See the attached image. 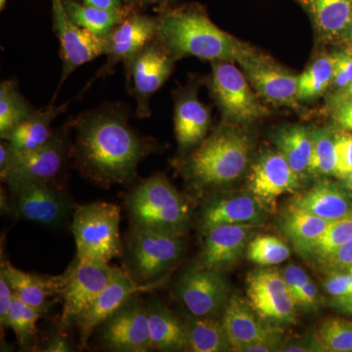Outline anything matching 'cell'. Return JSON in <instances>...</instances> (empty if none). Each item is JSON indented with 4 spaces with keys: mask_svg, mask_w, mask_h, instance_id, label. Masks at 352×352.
<instances>
[{
    "mask_svg": "<svg viewBox=\"0 0 352 352\" xmlns=\"http://www.w3.org/2000/svg\"><path fill=\"white\" fill-rule=\"evenodd\" d=\"M247 296L252 309L263 320L295 323L296 303L279 271L268 268L251 273L247 279Z\"/></svg>",
    "mask_w": 352,
    "mask_h": 352,
    "instance_id": "obj_16",
    "label": "cell"
},
{
    "mask_svg": "<svg viewBox=\"0 0 352 352\" xmlns=\"http://www.w3.org/2000/svg\"><path fill=\"white\" fill-rule=\"evenodd\" d=\"M156 31L157 17L132 11L108 34L107 61L97 73V78H105L120 62H129L146 43L155 38Z\"/></svg>",
    "mask_w": 352,
    "mask_h": 352,
    "instance_id": "obj_18",
    "label": "cell"
},
{
    "mask_svg": "<svg viewBox=\"0 0 352 352\" xmlns=\"http://www.w3.org/2000/svg\"><path fill=\"white\" fill-rule=\"evenodd\" d=\"M186 329L187 351H232L222 320L190 314L184 322Z\"/></svg>",
    "mask_w": 352,
    "mask_h": 352,
    "instance_id": "obj_29",
    "label": "cell"
},
{
    "mask_svg": "<svg viewBox=\"0 0 352 352\" xmlns=\"http://www.w3.org/2000/svg\"><path fill=\"white\" fill-rule=\"evenodd\" d=\"M131 111L122 103H104L78 115L71 156L82 175L108 188L135 179L141 162L157 150L151 138L139 134L129 124Z\"/></svg>",
    "mask_w": 352,
    "mask_h": 352,
    "instance_id": "obj_1",
    "label": "cell"
},
{
    "mask_svg": "<svg viewBox=\"0 0 352 352\" xmlns=\"http://www.w3.org/2000/svg\"><path fill=\"white\" fill-rule=\"evenodd\" d=\"M330 221L292 204L282 215V230L302 256H310Z\"/></svg>",
    "mask_w": 352,
    "mask_h": 352,
    "instance_id": "obj_28",
    "label": "cell"
},
{
    "mask_svg": "<svg viewBox=\"0 0 352 352\" xmlns=\"http://www.w3.org/2000/svg\"><path fill=\"white\" fill-rule=\"evenodd\" d=\"M83 4L104 10H118L124 8L122 0H82Z\"/></svg>",
    "mask_w": 352,
    "mask_h": 352,
    "instance_id": "obj_51",
    "label": "cell"
},
{
    "mask_svg": "<svg viewBox=\"0 0 352 352\" xmlns=\"http://www.w3.org/2000/svg\"><path fill=\"white\" fill-rule=\"evenodd\" d=\"M166 280L149 284H139L126 272L122 271L113 279L107 288L85 310L76 321V326L80 336V347H87L88 340L97 327L119 309L129 298L146 292H153L163 286Z\"/></svg>",
    "mask_w": 352,
    "mask_h": 352,
    "instance_id": "obj_17",
    "label": "cell"
},
{
    "mask_svg": "<svg viewBox=\"0 0 352 352\" xmlns=\"http://www.w3.org/2000/svg\"><path fill=\"white\" fill-rule=\"evenodd\" d=\"M7 0H0V10H4L6 6Z\"/></svg>",
    "mask_w": 352,
    "mask_h": 352,
    "instance_id": "obj_57",
    "label": "cell"
},
{
    "mask_svg": "<svg viewBox=\"0 0 352 352\" xmlns=\"http://www.w3.org/2000/svg\"><path fill=\"white\" fill-rule=\"evenodd\" d=\"M336 175L344 178L352 173V134L347 131L336 134Z\"/></svg>",
    "mask_w": 352,
    "mask_h": 352,
    "instance_id": "obj_41",
    "label": "cell"
},
{
    "mask_svg": "<svg viewBox=\"0 0 352 352\" xmlns=\"http://www.w3.org/2000/svg\"><path fill=\"white\" fill-rule=\"evenodd\" d=\"M131 6H153V4H159L166 0H129Z\"/></svg>",
    "mask_w": 352,
    "mask_h": 352,
    "instance_id": "obj_53",
    "label": "cell"
},
{
    "mask_svg": "<svg viewBox=\"0 0 352 352\" xmlns=\"http://www.w3.org/2000/svg\"><path fill=\"white\" fill-rule=\"evenodd\" d=\"M68 107L69 103L57 107L50 104L48 107L34 111L27 120L21 122L6 139L14 154L34 151L45 145L54 134L51 124L66 112Z\"/></svg>",
    "mask_w": 352,
    "mask_h": 352,
    "instance_id": "obj_26",
    "label": "cell"
},
{
    "mask_svg": "<svg viewBox=\"0 0 352 352\" xmlns=\"http://www.w3.org/2000/svg\"><path fill=\"white\" fill-rule=\"evenodd\" d=\"M183 236L132 226L124 243V271L139 284L166 280L182 258Z\"/></svg>",
    "mask_w": 352,
    "mask_h": 352,
    "instance_id": "obj_5",
    "label": "cell"
},
{
    "mask_svg": "<svg viewBox=\"0 0 352 352\" xmlns=\"http://www.w3.org/2000/svg\"><path fill=\"white\" fill-rule=\"evenodd\" d=\"M52 14L63 63L58 92L78 67L106 54L107 36L102 38L74 24L66 12L63 0H52Z\"/></svg>",
    "mask_w": 352,
    "mask_h": 352,
    "instance_id": "obj_14",
    "label": "cell"
},
{
    "mask_svg": "<svg viewBox=\"0 0 352 352\" xmlns=\"http://www.w3.org/2000/svg\"><path fill=\"white\" fill-rule=\"evenodd\" d=\"M258 226L221 224L203 231V245L197 265L221 271L231 267L242 256Z\"/></svg>",
    "mask_w": 352,
    "mask_h": 352,
    "instance_id": "obj_19",
    "label": "cell"
},
{
    "mask_svg": "<svg viewBox=\"0 0 352 352\" xmlns=\"http://www.w3.org/2000/svg\"><path fill=\"white\" fill-rule=\"evenodd\" d=\"M14 300V294L6 277L0 273V324L6 328L7 316L10 311Z\"/></svg>",
    "mask_w": 352,
    "mask_h": 352,
    "instance_id": "obj_46",
    "label": "cell"
},
{
    "mask_svg": "<svg viewBox=\"0 0 352 352\" xmlns=\"http://www.w3.org/2000/svg\"><path fill=\"white\" fill-rule=\"evenodd\" d=\"M102 346L115 352H146L152 349L146 302L132 296L96 329Z\"/></svg>",
    "mask_w": 352,
    "mask_h": 352,
    "instance_id": "obj_13",
    "label": "cell"
},
{
    "mask_svg": "<svg viewBox=\"0 0 352 352\" xmlns=\"http://www.w3.org/2000/svg\"><path fill=\"white\" fill-rule=\"evenodd\" d=\"M173 289L190 314L210 318H219L223 315L232 295L223 272L197 264L182 273Z\"/></svg>",
    "mask_w": 352,
    "mask_h": 352,
    "instance_id": "obj_11",
    "label": "cell"
},
{
    "mask_svg": "<svg viewBox=\"0 0 352 352\" xmlns=\"http://www.w3.org/2000/svg\"><path fill=\"white\" fill-rule=\"evenodd\" d=\"M282 274H283L285 282H286L289 293L293 298H295L296 292L310 279L307 273L302 267L294 265V264L287 266Z\"/></svg>",
    "mask_w": 352,
    "mask_h": 352,
    "instance_id": "obj_45",
    "label": "cell"
},
{
    "mask_svg": "<svg viewBox=\"0 0 352 352\" xmlns=\"http://www.w3.org/2000/svg\"><path fill=\"white\" fill-rule=\"evenodd\" d=\"M346 272L352 273V266H351V267H349V270L346 271Z\"/></svg>",
    "mask_w": 352,
    "mask_h": 352,
    "instance_id": "obj_58",
    "label": "cell"
},
{
    "mask_svg": "<svg viewBox=\"0 0 352 352\" xmlns=\"http://www.w3.org/2000/svg\"><path fill=\"white\" fill-rule=\"evenodd\" d=\"M344 41H346L347 43L351 44L352 46V14L351 20H349V25H347L346 31L344 32V38H342Z\"/></svg>",
    "mask_w": 352,
    "mask_h": 352,
    "instance_id": "obj_54",
    "label": "cell"
},
{
    "mask_svg": "<svg viewBox=\"0 0 352 352\" xmlns=\"http://www.w3.org/2000/svg\"><path fill=\"white\" fill-rule=\"evenodd\" d=\"M245 76L266 101L278 106L296 107L298 76L280 66L270 58L259 54L250 46L238 59Z\"/></svg>",
    "mask_w": 352,
    "mask_h": 352,
    "instance_id": "obj_15",
    "label": "cell"
},
{
    "mask_svg": "<svg viewBox=\"0 0 352 352\" xmlns=\"http://www.w3.org/2000/svg\"><path fill=\"white\" fill-rule=\"evenodd\" d=\"M331 305L344 314L352 315V294L342 296H333Z\"/></svg>",
    "mask_w": 352,
    "mask_h": 352,
    "instance_id": "obj_52",
    "label": "cell"
},
{
    "mask_svg": "<svg viewBox=\"0 0 352 352\" xmlns=\"http://www.w3.org/2000/svg\"><path fill=\"white\" fill-rule=\"evenodd\" d=\"M175 132L182 154L196 149L207 136L210 113L198 99L195 87L182 90L175 95Z\"/></svg>",
    "mask_w": 352,
    "mask_h": 352,
    "instance_id": "obj_22",
    "label": "cell"
},
{
    "mask_svg": "<svg viewBox=\"0 0 352 352\" xmlns=\"http://www.w3.org/2000/svg\"><path fill=\"white\" fill-rule=\"evenodd\" d=\"M324 289L329 295L342 296L352 294V273H340L333 271L332 274L326 279Z\"/></svg>",
    "mask_w": 352,
    "mask_h": 352,
    "instance_id": "obj_43",
    "label": "cell"
},
{
    "mask_svg": "<svg viewBox=\"0 0 352 352\" xmlns=\"http://www.w3.org/2000/svg\"><path fill=\"white\" fill-rule=\"evenodd\" d=\"M43 315V312L25 305L14 296L6 328L12 329L22 349H28L31 346L36 332V323Z\"/></svg>",
    "mask_w": 352,
    "mask_h": 352,
    "instance_id": "obj_36",
    "label": "cell"
},
{
    "mask_svg": "<svg viewBox=\"0 0 352 352\" xmlns=\"http://www.w3.org/2000/svg\"><path fill=\"white\" fill-rule=\"evenodd\" d=\"M336 134L329 129H312V155L308 173L336 175Z\"/></svg>",
    "mask_w": 352,
    "mask_h": 352,
    "instance_id": "obj_35",
    "label": "cell"
},
{
    "mask_svg": "<svg viewBox=\"0 0 352 352\" xmlns=\"http://www.w3.org/2000/svg\"><path fill=\"white\" fill-rule=\"evenodd\" d=\"M333 76L332 85L337 92L352 87V48L333 53Z\"/></svg>",
    "mask_w": 352,
    "mask_h": 352,
    "instance_id": "obj_40",
    "label": "cell"
},
{
    "mask_svg": "<svg viewBox=\"0 0 352 352\" xmlns=\"http://www.w3.org/2000/svg\"><path fill=\"white\" fill-rule=\"evenodd\" d=\"M0 273L10 285L15 298L43 314L50 307L51 298L62 296L65 286L64 273L50 276L25 272L7 261L1 263Z\"/></svg>",
    "mask_w": 352,
    "mask_h": 352,
    "instance_id": "obj_23",
    "label": "cell"
},
{
    "mask_svg": "<svg viewBox=\"0 0 352 352\" xmlns=\"http://www.w3.org/2000/svg\"><path fill=\"white\" fill-rule=\"evenodd\" d=\"M250 152L248 136L223 126L193 150L183 163V173L200 191L219 188L235 182L244 173Z\"/></svg>",
    "mask_w": 352,
    "mask_h": 352,
    "instance_id": "obj_3",
    "label": "cell"
},
{
    "mask_svg": "<svg viewBox=\"0 0 352 352\" xmlns=\"http://www.w3.org/2000/svg\"><path fill=\"white\" fill-rule=\"evenodd\" d=\"M122 271L99 259L76 256L64 272L61 325H76L80 315Z\"/></svg>",
    "mask_w": 352,
    "mask_h": 352,
    "instance_id": "obj_8",
    "label": "cell"
},
{
    "mask_svg": "<svg viewBox=\"0 0 352 352\" xmlns=\"http://www.w3.org/2000/svg\"><path fill=\"white\" fill-rule=\"evenodd\" d=\"M338 94L346 95V96L351 97L352 98V87L349 88V89L346 90V91L338 92Z\"/></svg>",
    "mask_w": 352,
    "mask_h": 352,
    "instance_id": "obj_56",
    "label": "cell"
},
{
    "mask_svg": "<svg viewBox=\"0 0 352 352\" xmlns=\"http://www.w3.org/2000/svg\"><path fill=\"white\" fill-rule=\"evenodd\" d=\"M333 120L344 131L352 132V98L336 92L331 99Z\"/></svg>",
    "mask_w": 352,
    "mask_h": 352,
    "instance_id": "obj_42",
    "label": "cell"
},
{
    "mask_svg": "<svg viewBox=\"0 0 352 352\" xmlns=\"http://www.w3.org/2000/svg\"><path fill=\"white\" fill-rule=\"evenodd\" d=\"M43 351L46 352H69L75 351L72 340L64 333H55L50 336V339L43 346Z\"/></svg>",
    "mask_w": 352,
    "mask_h": 352,
    "instance_id": "obj_48",
    "label": "cell"
},
{
    "mask_svg": "<svg viewBox=\"0 0 352 352\" xmlns=\"http://www.w3.org/2000/svg\"><path fill=\"white\" fill-rule=\"evenodd\" d=\"M175 59L153 38L132 59L124 64L129 94L135 99L136 116L146 119L151 116L150 101L170 78Z\"/></svg>",
    "mask_w": 352,
    "mask_h": 352,
    "instance_id": "obj_10",
    "label": "cell"
},
{
    "mask_svg": "<svg viewBox=\"0 0 352 352\" xmlns=\"http://www.w3.org/2000/svg\"><path fill=\"white\" fill-rule=\"evenodd\" d=\"M317 296H318V292H317L316 285L310 278L307 283L296 292L294 300H295L296 305L311 309V308L316 307L317 302H318Z\"/></svg>",
    "mask_w": 352,
    "mask_h": 352,
    "instance_id": "obj_47",
    "label": "cell"
},
{
    "mask_svg": "<svg viewBox=\"0 0 352 352\" xmlns=\"http://www.w3.org/2000/svg\"><path fill=\"white\" fill-rule=\"evenodd\" d=\"M333 76V58L332 54L323 55L307 67L298 76V101H309L323 94L332 85Z\"/></svg>",
    "mask_w": 352,
    "mask_h": 352,
    "instance_id": "obj_34",
    "label": "cell"
},
{
    "mask_svg": "<svg viewBox=\"0 0 352 352\" xmlns=\"http://www.w3.org/2000/svg\"><path fill=\"white\" fill-rule=\"evenodd\" d=\"M234 62H212L208 88L226 124H248L270 115Z\"/></svg>",
    "mask_w": 352,
    "mask_h": 352,
    "instance_id": "obj_7",
    "label": "cell"
},
{
    "mask_svg": "<svg viewBox=\"0 0 352 352\" xmlns=\"http://www.w3.org/2000/svg\"><path fill=\"white\" fill-rule=\"evenodd\" d=\"M300 185V175L280 152L261 155L250 175V191L266 208H274L278 197L293 193Z\"/></svg>",
    "mask_w": 352,
    "mask_h": 352,
    "instance_id": "obj_20",
    "label": "cell"
},
{
    "mask_svg": "<svg viewBox=\"0 0 352 352\" xmlns=\"http://www.w3.org/2000/svg\"><path fill=\"white\" fill-rule=\"evenodd\" d=\"M34 111L21 94L16 80H2L0 85V138L2 140H6Z\"/></svg>",
    "mask_w": 352,
    "mask_h": 352,
    "instance_id": "obj_33",
    "label": "cell"
},
{
    "mask_svg": "<svg viewBox=\"0 0 352 352\" xmlns=\"http://www.w3.org/2000/svg\"><path fill=\"white\" fill-rule=\"evenodd\" d=\"M155 38L175 58L236 62L249 44L222 31L200 9H168L157 17Z\"/></svg>",
    "mask_w": 352,
    "mask_h": 352,
    "instance_id": "obj_2",
    "label": "cell"
},
{
    "mask_svg": "<svg viewBox=\"0 0 352 352\" xmlns=\"http://www.w3.org/2000/svg\"><path fill=\"white\" fill-rule=\"evenodd\" d=\"M351 238L352 215L331 221L321 237L315 243L310 256H314L321 263Z\"/></svg>",
    "mask_w": 352,
    "mask_h": 352,
    "instance_id": "obj_39",
    "label": "cell"
},
{
    "mask_svg": "<svg viewBox=\"0 0 352 352\" xmlns=\"http://www.w3.org/2000/svg\"><path fill=\"white\" fill-rule=\"evenodd\" d=\"M279 351L287 352H305V351H321L320 346L317 342L315 336L314 339L310 340H298L293 344L282 346Z\"/></svg>",
    "mask_w": 352,
    "mask_h": 352,
    "instance_id": "obj_49",
    "label": "cell"
},
{
    "mask_svg": "<svg viewBox=\"0 0 352 352\" xmlns=\"http://www.w3.org/2000/svg\"><path fill=\"white\" fill-rule=\"evenodd\" d=\"M321 351L352 352V321L329 318L322 322L315 333Z\"/></svg>",
    "mask_w": 352,
    "mask_h": 352,
    "instance_id": "obj_37",
    "label": "cell"
},
{
    "mask_svg": "<svg viewBox=\"0 0 352 352\" xmlns=\"http://www.w3.org/2000/svg\"><path fill=\"white\" fill-rule=\"evenodd\" d=\"M293 205L330 222L352 215V196L331 182L317 183L307 193L296 197Z\"/></svg>",
    "mask_w": 352,
    "mask_h": 352,
    "instance_id": "obj_25",
    "label": "cell"
},
{
    "mask_svg": "<svg viewBox=\"0 0 352 352\" xmlns=\"http://www.w3.org/2000/svg\"><path fill=\"white\" fill-rule=\"evenodd\" d=\"M63 3L74 24L102 38H106L116 25L133 11L131 7H124L118 10H104L78 3L75 0H63Z\"/></svg>",
    "mask_w": 352,
    "mask_h": 352,
    "instance_id": "obj_32",
    "label": "cell"
},
{
    "mask_svg": "<svg viewBox=\"0 0 352 352\" xmlns=\"http://www.w3.org/2000/svg\"><path fill=\"white\" fill-rule=\"evenodd\" d=\"M133 226L184 235L191 219L188 201L163 173L139 183L126 197Z\"/></svg>",
    "mask_w": 352,
    "mask_h": 352,
    "instance_id": "obj_4",
    "label": "cell"
},
{
    "mask_svg": "<svg viewBox=\"0 0 352 352\" xmlns=\"http://www.w3.org/2000/svg\"><path fill=\"white\" fill-rule=\"evenodd\" d=\"M333 271H346L352 266V238L321 263Z\"/></svg>",
    "mask_w": 352,
    "mask_h": 352,
    "instance_id": "obj_44",
    "label": "cell"
},
{
    "mask_svg": "<svg viewBox=\"0 0 352 352\" xmlns=\"http://www.w3.org/2000/svg\"><path fill=\"white\" fill-rule=\"evenodd\" d=\"M319 34L326 41L342 39L352 14V0H308Z\"/></svg>",
    "mask_w": 352,
    "mask_h": 352,
    "instance_id": "obj_31",
    "label": "cell"
},
{
    "mask_svg": "<svg viewBox=\"0 0 352 352\" xmlns=\"http://www.w3.org/2000/svg\"><path fill=\"white\" fill-rule=\"evenodd\" d=\"M69 127L56 129L52 138L34 151L13 153L12 161L2 182L9 186L24 182H53L61 175L71 156Z\"/></svg>",
    "mask_w": 352,
    "mask_h": 352,
    "instance_id": "obj_12",
    "label": "cell"
},
{
    "mask_svg": "<svg viewBox=\"0 0 352 352\" xmlns=\"http://www.w3.org/2000/svg\"><path fill=\"white\" fill-rule=\"evenodd\" d=\"M344 182H346V188L352 191V173H349V175H346V177L344 178Z\"/></svg>",
    "mask_w": 352,
    "mask_h": 352,
    "instance_id": "obj_55",
    "label": "cell"
},
{
    "mask_svg": "<svg viewBox=\"0 0 352 352\" xmlns=\"http://www.w3.org/2000/svg\"><path fill=\"white\" fill-rule=\"evenodd\" d=\"M288 245L276 236H258L248 245L247 258L261 266L277 265L289 258Z\"/></svg>",
    "mask_w": 352,
    "mask_h": 352,
    "instance_id": "obj_38",
    "label": "cell"
},
{
    "mask_svg": "<svg viewBox=\"0 0 352 352\" xmlns=\"http://www.w3.org/2000/svg\"><path fill=\"white\" fill-rule=\"evenodd\" d=\"M11 208L20 219L41 226L60 227L76 208L73 199L51 182H32L9 185Z\"/></svg>",
    "mask_w": 352,
    "mask_h": 352,
    "instance_id": "obj_9",
    "label": "cell"
},
{
    "mask_svg": "<svg viewBox=\"0 0 352 352\" xmlns=\"http://www.w3.org/2000/svg\"><path fill=\"white\" fill-rule=\"evenodd\" d=\"M152 349L182 351L187 349L186 329L161 300L151 298L146 302Z\"/></svg>",
    "mask_w": 352,
    "mask_h": 352,
    "instance_id": "obj_27",
    "label": "cell"
},
{
    "mask_svg": "<svg viewBox=\"0 0 352 352\" xmlns=\"http://www.w3.org/2000/svg\"><path fill=\"white\" fill-rule=\"evenodd\" d=\"M272 139L278 152L298 175L308 171L312 155L311 129L298 124L285 126L273 133Z\"/></svg>",
    "mask_w": 352,
    "mask_h": 352,
    "instance_id": "obj_30",
    "label": "cell"
},
{
    "mask_svg": "<svg viewBox=\"0 0 352 352\" xmlns=\"http://www.w3.org/2000/svg\"><path fill=\"white\" fill-rule=\"evenodd\" d=\"M12 157L13 151L11 150L8 142L4 140V142H1V144H0V176H1V179L8 171L11 161H12Z\"/></svg>",
    "mask_w": 352,
    "mask_h": 352,
    "instance_id": "obj_50",
    "label": "cell"
},
{
    "mask_svg": "<svg viewBox=\"0 0 352 352\" xmlns=\"http://www.w3.org/2000/svg\"><path fill=\"white\" fill-rule=\"evenodd\" d=\"M222 322L232 351L241 352L245 346L261 342L282 340V331L263 320L242 296L231 295Z\"/></svg>",
    "mask_w": 352,
    "mask_h": 352,
    "instance_id": "obj_21",
    "label": "cell"
},
{
    "mask_svg": "<svg viewBox=\"0 0 352 352\" xmlns=\"http://www.w3.org/2000/svg\"><path fill=\"white\" fill-rule=\"evenodd\" d=\"M266 208L252 195L214 198L201 212V231L221 224L259 226L266 219Z\"/></svg>",
    "mask_w": 352,
    "mask_h": 352,
    "instance_id": "obj_24",
    "label": "cell"
},
{
    "mask_svg": "<svg viewBox=\"0 0 352 352\" xmlns=\"http://www.w3.org/2000/svg\"><path fill=\"white\" fill-rule=\"evenodd\" d=\"M120 210L117 205L94 201L74 210L71 230L76 256L109 261L124 252L120 235Z\"/></svg>",
    "mask_w": 352,
    "mask_h": 352,
    "instance_id": "obj_6",
    "label": "cell"
}]
</instances>
